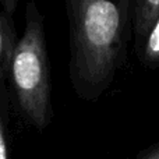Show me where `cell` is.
Wrapping results in <instances>:
<instances>
[{
  "label": "cell",
  "instance_id": "6da1fadb",
  "mask_svg": "<svg viewBox=\"0 0 159 159\" xmlns=\"http://www.w3.org/2000/svg\"><path fill=\"white\" fill-rule=\"evenodd\" d=\"M70 80L81 99L95 102L126 61L133 0H67Z\"/></svg>",
  "mask_w": 159,
  "mask_h": 159
},
{
  "label": "cell",
  "instance_id": "3957f363",
  "mask_svg": "<svg viewBox=\"0 0 159 159\" xmlns=\"http://www.w3.org/2000/svg\"><path fill=\"white\" fill-rule=\"evenodd\" d=\"M159 21V0H133L131 32L134 52L138 53Z\"/></svg>",
  "mask_w": 159,
  "mask_h": 159
},
{
  "label": "cell",
  "instance_id": "277c9868",
  "mask_svg": "<svg viewBox=\"0 0 159 159\" xmlns=\"http://www.w3.org/2000/svg\"><path fill=\"white\" fill-rule=\"evenodd\" d=\"M16 31L10 16L0 10V82L10 73L11 60L16 50Z\"/></svg>",
  "mask_w": 159,
  "mask_h": 159
},
{
  "label": "cell",
  "instance_id": "5b68a950",
  "mask_svg": "<svg viewBox=\"0 0 159 159\" xmlns=\"http://www.w3.org/2000/svg\"><path fill=\"white\" fill-rule=\"evenodd\" d=\"M140 64L144 69L157 70L159 69V21L148 35L145 43L140 49V52L135 53Z\"/></svg>",
  "mask_w": 159,
  "mask_h": 159
},
{
  "label": "cell",
  "instance_id": "ba28073f",
  "mask_svg": "<svg viewBox=\"0 0 159 159\" xmlns=\"http://www.w3.org/2000/svg\"><path fill=\"white\" fill-rule=\"evenodd\" d=\"M0 7H2V10L4 11L7 16L13 17L14 10H16V7H17V2L16 0H2V2H0Z\"/></svg>",
  "mask_w": 159,
  "mask_h": 159
},
{
  "label": "cell",
  "instance_id": "8992f818",
  "mask_svg": "<svg viewBox=\"0 0 159 159\" xmlns=\"http://www.w3.org/2000/svg\"><path fill=\"white\" fill-rule=\"evenodd\" d=\"M135 159H159V141L141 149Z\"/></svg>",
  "mask_w": 159,
  "mask_h": 159
},
{
  "label": "cell",
  "instance_id": "7a4b0ae2",
  "mask_svg": "<svg viewBox=\"0 0 159 159\" xmlns=\"http://www.w3.org/2000/svg\"><path fill=\"white\" fill-rule=\"evenodd\" d=\"M10 78L22 115L38 130L46 129L52 119L49 60L43 17L34 2L25 7V30L16 45Z\"/></svg>",
  "mask_w": 159,
  "mask_h": 159
},
{
  "label": "cell",
  "instance_id": "52a82bcc",
  "mask_svg": "<svg viewBox=\"0 0 159 159\" xmlns=\"http://www.w3.org/2000/svg\"><path fill=\"white\" fill-rule=\"evenodd\" d=\"M0 159H8L7 140H6V134H4V127H3L2 116H0Z\"/></svg>",
  "mask_w": 159,
  "mask_h": 159
}]
</instances>
